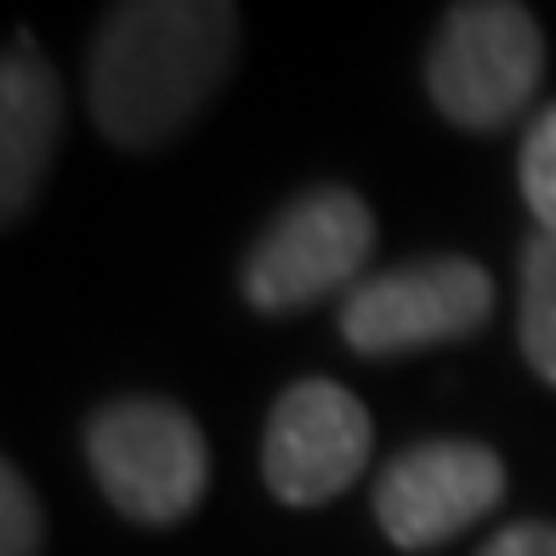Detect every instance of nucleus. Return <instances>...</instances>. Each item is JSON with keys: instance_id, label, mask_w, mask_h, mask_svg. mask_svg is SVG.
Returning a JSON list of instances; mask_svg holds the SVG:
<instances>
[{"instance_id": "nucleus-7", "label": "nucleus", "mask_w": 556, "mask_h": 556, "mask_svg": "<svg viewBox=\"0 0 556 556\" xmlns=\"http://www.w3.org/2000/svg\"><path fill=\"white\" fill-rule=\"evenodd\" d=\"M505 494V466L483 443H415L375 483V517L403 551H432L477 517H489Z\"/></svg>"}, {"instance_id": "nucleus-11", "label": "nucleus", "mask_w": 556, "mask_h": 556, "mask_svg": "<svg viewBox=\"0 0 556 556\" xmlns=\"http://www.w3.org/2000/svg\"><path fill=\"white\" fill-rule=\"evenodd\" d=\"M40 551V505L35 489L17 477V466L0 471V556H35Z\"/></svg>"}, {"instance_id": "nucleus-10", "label": "nucleus", "mask_w": 556, "mask_h": 556, "mask_svg": "<svg viewBox=\"0 0 556 556\" xmlns=\"http://www.w3.org/2000/svg\"><path fill=\"white\" fill-rule=\"evenodd\" d=\"M517 182H522V199H528V211H534L540 233H556V103L528 125Z\"/></svg>"}, {"instance_id": "nucleus-6", "label": "nucleus", "mask_w": 556, "mask_h": 556, "mask_svg": "<svg viewBox=\"0 0 556 556\" xmlns=\"http://www.w3.org/2000/svg\"><path fill=\"white\" fill-rule=\"evenodd\" d=\"M369 409L336 381H295L273 403L262 471L285 505H324L369 466Z\"/></svg>"}, {"instance_id": "nucleus-2", "label": "nucleus", "mask_w": 556, "mask_h": 556, "mask_svg": "<svg viewBox=\"0 0 556 556\" xmlns=\"http://www.w3.org/2000/svg\"><path fill=\"white\" fill-rule=\"evenodd\" d=\"M86 454L103 494L131 522H182L211 483L205 432L160 397L109 403L86 432Z\"/></svg>"}, {"instance_id": "nucleus-4", "label": "nucleus", "mask_w": 556, "mask_h": 556, "mask_svg": "<svg viewBox=\"0 0 556 556\" xmlns=\"http://www.w3.org/2000/svg\"><path fill=\"white\" fill-rule=\"evenodd\" d=\"M375 250V216L352 188H313L273 216L244 262V295L262 313H295L346 290ZM358 290V285H352Z\"/></svg>"}, {"instance_id": "nucleus-8", "label": "nucleus", "mask_w": 556, "mask_h": 556, "mask_svg": "<svg viewBox=\"0 0 556 556\" xmlns=\"http://www.w3.org/2000/svg\"><path fill=\"white\" fill-rule=\"evenodd\" d=\"M58 142H63L58 74L29 35H17L7 52V74H0V205H7V222H17L35 205L46 170L58 160Z\"/></svg>"}, {"instance_id": "nucleus-12", "label": "nucleus", "mask_w": 556, "mask_h": 556, "mask_svg": "<svg viewBox=\"0 0 556 556\" xmlns=\"http://www.w3.org/2000/svg\"><path fill=\"white\" fill-rule=\"evenodd\" d=\"M483 556H556V528L551 522H517L505 534H494L483 545Z\"/></svg>"}, {"instance_id": "nucleus-9", "label": "nucleus", "mask_w": 556, "mask_h": 556, "mask_svg": "<svg viewBox=\"0 0 556 556\" xmlns=\"http://www.w3.org/2000/svg\"><path fill=\"white\" fill-rule=\"evenodd\" d=\"M522 358L534 364L540 381L556 387V233H540L522 244Z\"/></svg>"}, {"instance_id": "nucleus-5", "label": "nucleus", "mask_w": 556, "mask_h": 556, "mask_svg": "<svg viewBox=\"0 0 556 556\" xmlns=\"http://www.w3.org/2000/svg\"><path fill=\"white\" fill-rule=\"evenodd\" d=\"M489 313H494V278L466 256H438L364 278L341 307V336L364 358H392V352L471 336Z\"/></svg>"}, {"instance_id": "nucleus-1", "label": "nucleus", "mask_w": 556, "mask_h": 556, "mask_svg": "<svg viewBox=\"0 0 556 556\" xmlns=\"http://www.w3.org/2000/svg\"><path fill=\"white\" fill-rule=\"evenodd\" d=\"M239 46L222 0H137L103 17L91 46V114L119 148H154L199 114Z\"/></svg>"}, {"instance_id": "nucleus-3", "label": "nucleus", "mask_w": 556, "mask_h": 556, "mask_svg": "<svg viewBox=\"0 0 556 556\" xmlns=\"http://www.w3.org/2000/svg\"><path fill=\"white\" fill-rule=\"evenodd\" d=\"M545 68V40L534 17L505 0H466L438 29V46L426 58V86L454 125L500 131L534 97Z\"/></svg>"}]
</instances>
